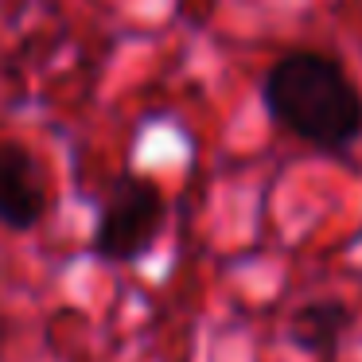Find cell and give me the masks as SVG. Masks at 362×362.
I'll return each mask as SVG.
<instances>
[{"label": "cell", "instance_id": "1", "mask_svg": "<svg viewBox=\"0 0 362 362\" xmlns=\"http://www.w3.org/2000/svg\"><path fill=\"white\" fill-rule=\"evenodd\" d=\"M265 110L276 125L327 152H343L362 136V90L323 51H292L269 66L261 82Z\"/></svg>", "mask_w": 362, "mask_h": 362}, {"label": "cell", "instance_id": "2", "mask_svg": "<svg viewBox=\"0 0 362 362\" xmlns=\"http://www.w3.org/2000/svg\"><path fill=\"white\" fill-rule=\"evenodd\" d=\"M164 191L144 175H121L105 195L94 226V253L110 265L141 261L164 230Z\"/></svg>", "mask_w": 362, "mask_h": 362}, {"label": "cell", "instance_id": "3", "mask_svg": "<svg viewBox=\"0 0 362 362\" xmlns=\"http://www.w3.org/2000/svg\"><path fill=\"white\" fill-rule=\"evenodd\" d=\"M47 214V183L24 144H0V226L32 230Z\"/></svg>", "mask_w": 362, "mask_h": 362}, {"label": "cell", "instance_id": "4", "mask_svg": "<svg viewBox=\"0 0 362 362\" xmlns=\"http://www.w3.org/2000/svg\"><path fill=\"white\" fill-rule=\"evenodd\" d=\"M346 323H351V312L343 304H335V300H315V304H304L292 315V343L312 351V354H335Z\"/></svg>", "mask_w": 362, "mask_h": 362}]
</instances>
